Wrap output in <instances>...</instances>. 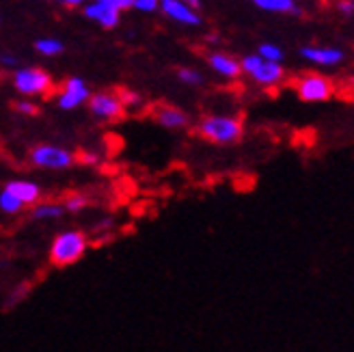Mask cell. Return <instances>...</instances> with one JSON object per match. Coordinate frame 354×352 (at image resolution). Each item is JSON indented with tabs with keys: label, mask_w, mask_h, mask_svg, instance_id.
<instances>
[{
	"label": "cell",
	"mask_w": 354,
	"mask_h": 352,
	"mask_svg": "<svg viewBox=\"0 0 354 352\" xmlns=\"http://www.w3.org/2000/svg\"><path fill=\"white\" fill-rule=\"evenodd\" d=\"M207 65H209V69L214 74H218L223 78H229V80H234L240 74H244L242 72V63L238 59H234V57L225 55V52H209Z\"/></svg>",
	"instance_id": "12"
},
{
	"label": "cell",
	"mask_w": 354,
	"mask_h": 352,
	"mask_svg": "<svg viewBox=\"0 0 354 352\" xmlns=\"http://www.w3.org/2000/svg\"><path fill=\"white\" fill-rule=\"evenodd\" d=\"M88 100H91V91H88L86 82L78 76L67 78L61 93H57V104L63 111H76L82 104H88Z\"/></svg>",
	"instance_id": "8"
},
{
	"label": "cell",
	"mask_w": 354,
	"mask_h": 352,
	"mask_svg": "<svg viewBox=\"0 0 354 352\" xmlns=\"http://www.w3.org/2000/svg\"><path fill=\"white\" fill-rule=\"evenodd\" d=\"M57 3H63V0H57Z\"/></svg>",
	"instance_id": "32"
},
{
	"label": "cell",
	"mask_w": 354,
	"mask_h": 352,
	"mask_svg": "<svg viewBox=\"0 0 354 352\" xmlns=\"http://www.w3.org/2000/svg\"><path fill=\"white\" fill-rule=\"evenodd\" d=\"M82 15L86 20H91L95 24H100L102 28H115L119 24V15H121V9L115 7V5H109V3H100V0H93V3H86L82 7Z\"/></svg>",
	"instance_id": "10"
},
{
	"label": "cell",
	"mask_w": 354,
	"mask_h": 352,
	"mask_svg": "<svg viewBox=\"0 0 354 352\" xmlns=\"http://www.w3.org/2000/svg\"><path fill=\"white\" fill-rule=\"evenodd\" d=\"M160 11L177 24H184V26L201 24L199 9H192L186 0H160Z\"/></svg>",
	"instance_id": "9"
},
{
	"label": "cell",
	"mask_w": 354,
	"mask_h": 352,
	"mask_svg": "<svg viewBox=\"0 0 354 352\" xmlns=\"http://www.w3.org/2000/svg\"><path fill=\"white\" fill-rule=\"evenodd\" d=\"M134 9L140 13H153L160 9V0H134Z\"/></svg>",
	"instance_id": "24"
},
{
	"label": "cell",
	"mask_w": 354,
	"mask_h": 352,
	"mask_svg": "<svg viewBox=\"0 0 354 352\" xmlns=\"http://www.w3.org/2000/svg\"><path fill=\"white\" fill-rule=\"evenodd\" d=\"M117 93H119V98H121L123 106H126V109H138L140 104H143V100H140V95H138V93H134V91H130V89H119Z\"/></svg>",
	"instance_id": "23"
},
{
	"label": "cell",
	"mask_w": 354,
	"mask_h": 352,
	"mask_svg": "<svg viewBox=\"0 0 354 352\" xmlns=\"http://www.w3.org/2000/svg\"><path fill=\"white\" fill-rule=\"evenodd\" d=\"M13 109L20 113V115H26V117H35V115H39V106L35 102H30L26 95L22 98V100H17L15 104H13Z\"/></svg>",
	"instance_id": "21"
},
{
	"label": "cell",
	"mask_w": 354,
	"mask_h": 352,
	"mask_svg": "<svg viewBox=\"0 0 354 352\" xmlns=\"http://www.w3.org/2000/svg\"><path fill=\"white\" fill-rule=\"evenodd\" d=\"M3 188L11 190L13 195L20 197L26 205L39 203V197H41V188L35 182H28V180H9Z\"/></svg>",
	"instance_id": "14"
},
{
	"label": "cell",
	"mask_w": 354,
	"mask_h": 352,
	"mask_svg": "<svg viewBox=\"0 0 354 352\" xmlns=\"http://www.w3.org/2000/svg\"><path fill=\"white\" fill-rule=\"evenodd\" d=\"M300 57L305 61L313 63V65H320V67H335L339 65L346 55L344 50L339 48H324V46H305L300 48Z\"/></svg>",
	"instance_id": "11"
},
{
	"label": "cell",
	"mask_w": 354,
	"mask_h": 352,
	"mask_svg": "<svg viewBox=\"0 0 354 352\" xmlns=\"http://www.w3.org/2000/svg\"><path fill=\"white\" fill-rule=\"evenodd\" d=\"M257 52L263 57V59H268V61H283V50L277 46V44H261L259 48H257Z\"/></svg>",
	"instance_id": "22"
},
{
	"label": "cell",
	"mask_w": 354,
	"mask_h": 352,
	"mask_svg": "<svg viewBox=\"0 0 354 352\" xmlns=\"http://www.w3.org/2000/svg\"><path fill=\"white\" fill-rule=\"evenodd\" d=\"M88 111H91L93 117H97L102 121H115V119L123 117L126 106H123L119 93L97 91L91 95V100H88Z\"/></svg>",
	"instance_id": "7"
},
{
	"label": "cell",
	"mask_w": 354,
	"mask_h": 352,
	"mask_svg": "<svg viewBox=\"0 0 354 352\" xmlns=\"http://www.w3.org/2000/svg\"><path fill=\"white\" fill-rule=\"evenodd\" d=\"M63 205H65L67 212H80V210H84L88 205V199L84 195H80V192H74V195H69L63 201Z\"/></svg>",
	"instance_id": "19"
},
{
	"label": "cell",
	"mask_w": 354,
	"mask_h": 352,
	"mask_svg": "<svg viewBox=\"0 0 354 352\" xmlns=\"http://www.w3.org/2000/svg\"><path fill=\"white\" fill-rule=\"evenodd\" d=\"M337 11L342 15H352L354 13V0H339V3H337Z\"/></svg>",
	"instance_id": "26"
},
{
	"label": "cell",
	"mask_w": 354,
	"mask_h": 352,
	"mask_svg": "<svg viewBox=\"0 0 354 352\" xmlns=\"http://www.w3.org/2000/svg\"><path fill=\"white\" fill-rule=\"evenodd\" d=\"M177 78H180L188 86H194V84H201L203 82V76L197 72V69H192V67H182L180 72H177Z\"/></svg>",
	"instance_id": "20"
},
{
	"label": "cell",
	"mask_w": 354,
	"mask_h": 352,
	"mask_svg": "<svg viewBox=\"0 0 354 352\" xmlns=\"http://www.w3.org/2000/svg\"><path fill=\"white\" fill-rule=\"evenodd\" d=\"M0 63H3V67H7V69H17V59L7 55V52H5L3 57H0Z\"/></svg>",
	"instance_id": "27"
},
{
	"label": "cell",
	"mask_w": 354,
	"mask_h": 352,
	"mask_svg": "<svg viewBox=\"0 0 354 352\" xmlns=\"http://www.w3.org/2000/svg\"><path fill=\"white\" fill-rule=\"evenodd\" d=\"M63 212H67V210L59 203H35L30 216L32 221H57L63 216Z\"/></svg>",
	"instance_id": "16"
},
{
	"label": "cell",
	"mask_w": 354,
	"mask_h": 352,
	"mask_svg": "<svg viewBox=\"0 0 354 352\" xmlns=\"http://www.w3.org/2000/svg\"><path fill=\"white\" fill-rule=\"evenodd\" d=\"M80 163H84V165H95L97 163V156L95 154H82L80 156Z\"/></svg>",
	"instance_id": "28"
},
{
	"label": "cell",
	"mask_w": 354,
	"mask_h": 352,
	"mask_svg": "<svg viewBox=\"0 0 354 352\" xmlns=\"http://www.w3.org/2000/svg\"><path fill=\"white\" fill-rule=\"evenodd\" d=\"M197 132L201 138L216 145H234L242 138L244 126L238 117L232 115H207L199 121Z\"/></svg>",
	"instance_id": "1"
},
{
	"label": "cell",
	"mask_w": 354,
	"mask_h": 352,
	"mask_svg": "<svg viewBox=\"0 0 354 352\" xmlns=\"http://www.w3.org/2000/svg\"><path fill=\"white\" fill-rule=\"evenodd\" d=\"M153 117H156L158 126H162L167 130H182L190 123V119H188V115L184 111L169 106V104H165V106H158L153 111Z\"/></svg>",
	"instance_id": "13"
},
{
	"label": "cell",
	"mask_w": 354,
	"mask_h": 352,
	"mask_svg": "<svg viewBox=\"0 0 354 352\" xmlns=\"http://www.w3.org/2000/svg\"><path fill=\"white\" fill-rule=\"evenodd\" d=\"M100 3H109V5H115V7H119L121 11H126V9H134V0H100Z\"/></svg>",
	"instance_id": "25"
},
{
	"label": "cell",
	"mask_w": 354,
	"mask_h": 352,
	"mask_svg": "<svg viewBox=\"0 0 354 352\" xmlns=\"http://www.w3.org/2000/svg\"><path fill=\"white\" fill-rule=\"evenodd\" d=\"M251 3L268 13H286V15H303V9L296 0H251Z\"/></svg>",
	"instance_id": "15"
},
{
	"label": "cell",
	"mask_w": 354,
	"mask_h": 352,
	"mask_svg": "<svg viewBox=\"0 0 354 352\" xmlns=\"http://www.w3.org/2000/svg\"><path fill=\"white\" fill-rule=\"evenodd\" d=\"M11 86L26 98H39L48 95L55 86L52 76L41 67H17L11 74Z\"/></svg>",
	"instance_id": "3"
},
{
	"label": "cell",
	"mask_w": 354,
	"mask_h": 352,
	"mask_svg": "<svg viewBox=\"0 0 354 352\" xmlns=\"http://www.w3.org/2000/svg\"><path fill=\"white\" fill-rule=\"evenodd\" d=\"M240 63H242V72L249 74L253 82H257L259 86H266V89H272V86L281 84L283 76H286L281 61H268V59H263L259 52L257 55H246Z\"/></svg>",
	"instance_id": "4"
},
{
	"label": "cell",
	"mask_w": 354,
	"mask_h": 352,
	"mask_svg": "<svg viewBox=\"0 0 354 352\" xmlns=\"http://www.w3.org/2000/svg\"><path fill=\"white\" fill-rule=\"evenodd\" d=\"M186 3H188L192 9H199V7H201V0H186Z\"/></svg>",
	"instance_id": "31"
},
{
	"label": "cell",
	"mask_w": 354,
	"mask_h": 352,
	"mask_svg": "<svg viewBox=\"0 0 354 352\" xmlns=\"http://www.w3.org/2000/svg\"><path fill=\"white\" fill-rule=\"evenodd\" d=\"M333 93L335 84L322 74H305L296 80V95L307 104L326 102L333 98Z\"/></svg>",
	"instance_id": "6"
},
{
	"label": "cell",
	"mask_w": 354,
	"mask_h": 352,
	"mask_svg": "<svg viewBox=\"0 0 354 352\" xmlns=\"http://www.w3.org/2000/svg\"><path fill=\"white\" fill-rule=\"evenodd\" d=\"M30 163L46 171H65L76 163V156L65 147L57 145H37L30 149Z\"/></svg>",
	"instance_id": "5"
},
{
	"label": "cell",
	"mask_w": 354,
	"mask_h": 352,
	"mask_svg": "<svg viewBox=\"0 0 354 352\" xmlns=\"http://www.w3.org/2000/svg\"><path fill=\"white\" fill-rule=\"evenodd\" d=\"M35 50H37L39 55H44V57H57L65 50V46H63V41H59L55 37H44L39 41H35Z\"/></svg>",
	"instance_id": "18"
},
{
	"label": "cell",
	"mask_w": 354,
	"mask_h": 352,
	"mask_svg": "<svg viewBox=\"0 0 354 352\" xmlns=\"http://www.w3.org/2000/svg\"><path fill=\"white\" fill-rule=\"evenodd\" d=\"M65 7H84L86 0H63Z\"/></svg>",
	"instance_id": "29"
},
{
	"label": "cell",
	"mask_w": 354,
	"mask_h": 352,
	"mask_svg": "<svg viewBox=\"0 0 354 352\" xmlns=\"http://www.w3.org/2000/svg\"><path fill=\"white\" fill-rule=\"evenodd\" d=\"M24 207L26 203L20 197H15L11 190L3 188V192H0V210H3L5 214H17V212H22Z\"/></svg>",
	"instance_id": "17"
},
{
	"label": "cell",
	"mask_w": 354,
	"mask_h": 352,
	"mask_svg": "<svg viewBox=\"0 0 354 352\" xmlns=\"http://www.w3.org/2000/svg\"><path fill=\"white\" fill-rule=\"evenodd\" d=\"M88 240L82 232L78 230H67L61 232L50 246V259L55 266H72L82 255L86 253Z\"/></svg>",
	"instance_id": "2"
},
{
	"label": "cell",
	"mask_w": 354,
	"mask_h": 352,
	"mask_svg": "<svg viewBox=\"0 0 354 352\" xmlns=\"http://www.w3.org/2000/svg\"><path fill=\"white\" fill-rule=\"evenodd\" d=\"M111 227H113V221L111 219H104V221L97 223V230H111Z\"/></svg>",
	"instance_id": "30"
}]
</instances>
